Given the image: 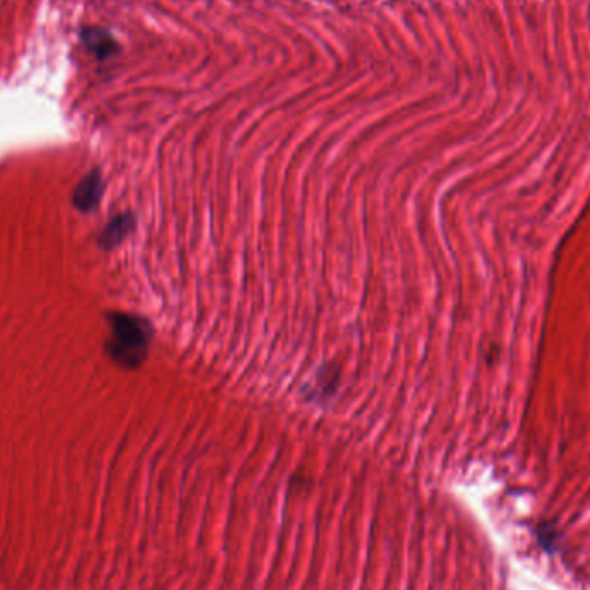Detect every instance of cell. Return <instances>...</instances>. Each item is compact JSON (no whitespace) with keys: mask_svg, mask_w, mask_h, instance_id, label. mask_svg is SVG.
Returning a JSON list of instances; mask_svg holds the SVG:
<instances>
[{"mask_svg":"<svg viewBox=\"0 0 590 590\" xmlns=\"http://www.w3.org/2000/svg\"><path fill=\"white\" fill-rule=\"evenodd\" d=\"M111 337L106 343L111 359L128 370H135L147 358L152 330L149 322L126 313H111L108 316Z\"/></svg>","mask_w":590,"mask_h":590,"instance_id":"obj_1","label":"cell"},{"mask_svg":"<svg viewBox=\"0 0 590 590\" xmlns=\"http://www.w3.org/2000/svg\"><path fill=\"white\" fill-rule=\"evenodd\" d=\"M104 192V179L97 169H93L85 179H82L74 192H73V204L82 213H92L97 209Z\"/></svg>","mask_w":590,"mask_h":590,"instance_id":"obj_2","label":"cell"},{"mask_svg":"<svg viewBox=\"0 0 590 590\" xmlns=\"http://www.w3.org/2000/svg\"><path fill=\"white\" fill-rule=\"evenodd\" d=\"M133 225H135L133 216L128 215V213L126 215L116 216L114 219L109 221L108 227L101 233L99 244L104 249H112L116 246H120L125 240L126 237L130 235V232L133 230Z\"/></svg>","mask_w":590,"mask_h":590,"instance_id":"obj_3","label":"cell"}]
</instances>
